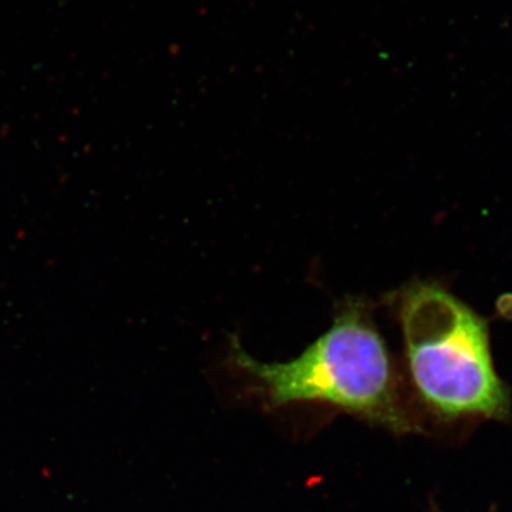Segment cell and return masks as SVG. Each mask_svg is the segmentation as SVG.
<instances>
[{
  "instance_id": "6da1fadb",
  "label": "cell",
  "mask_w": 512,
  "mask_h": 512,
  "mask_svg": "<svg viewBox=\"0 0 512 512\" xmlns=\"http://www.w3.org/2000/svg\"><path fill=\"white\" fill-rule=\"evenodd\" d=\"M407 365L431 409L448 419H504L510 396L494 369L487 325L440 285L413 284L399 298Z\"/></svg>"
},
{
  "instance_id": "7a4b0ae2",
  "label": "cell",
  "mask_w": 512,
  "mask_h": 512,
  "mask_svg": "<svg viewBox=\"0 0 512 512\" xmlns=\"http://www.w3.org/2000/svg\"><path fill=\"white\" fill-rule=\"evenodd\" d=\"M232 359L274 406L328 403L396 429L407 424L397 406L392 360L365 303H346L333 325L289 362H259L238 340L232 342Z\"/></svg>"
}]
</instances>
